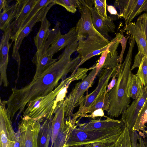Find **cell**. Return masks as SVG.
<instances>
[{
    "label": "cell",
    "instance_id": "cell-1",
    "mask_svg": "<svg viewBox=\"0 0 147 147\" xmlns=\"http://www.w3.org/2000/svg\"><path fill=\"white\" fill-rule=\"evenodd\" d=\"M78 45L76 40L66 47L58 60L36 80L21 88H12L6 100L7 112L12 121L16 114L18 117L23 112L29 102L48 94L58 86L61 80L66 78L69 73L76 71L81 56L79 54L73 59L71 57Z\"/></svg>",
    "mask_w": 147,
    "mask_h": 147
},
{
    "label": "cell",
    "instance_id": "cell-2",
    "mask_svg": "<svg viewBox=\"0 0 147 147\" xmlns=\"http://www.w3.org/2000/svg\"><path fill=\"white\" fill-rule=\"evenodd\" d=\"M84 77L83 71L78 69L69 77L61 80L50 93L29 102L23 112V116L28 117L40 123L45 120L51 121L66 97L70 84L74 81L82 80Z\"/></svg>",
    "mask_w": 147,
    "mask_h": 147
},
{
    "label": "cell",
    "instance_id": "cell-3",
    "mask_svg": "<svg viewBox=\"0 0 147 147\" xmlns=\"http://www.w3.org/2000/svg\"><path fill=\"white\" fill-rule=\"evenodd\" d=\"M135 41L132 36L129 40V47L125 60L117 69V78L116 84L108 93L109 105L107 115L112 118L122 114L131 102L128 96L129 88L132 73V54Z\"/></svg>",
    "mask_w": 147,
    "mask_h": 147
},
{
    "label": "cell",
    "instance_id": "cell-4",
    "mask_svg": "<svg viewBox=\"0 0 147 147\" xmlns=\"http://www.w3.org/2000/svg\"><path fill=\"white\" fill-rule=\"evenodd\" d=\"M82 4L80 18L77 23L76 31L78 45L76 51L84 59L91 52L108 45L110 41L98 32L92 22L90 7L94 0H80Z\"/></svg>",
    "mask_w": 147,
    "mask_h": 147
},
{
    "label": "cell",
    "instance_id": "cell-5",
    "mask_svg": "<svg viewBox=\"0 0 147 147\" xmlns=\"http://www.w3.org/2000/svg\"><path fill=\"white\" fill-rule=\"evenodd\" d=\"M125 127L108 130H82L78 129L76 125L63 147L84 146L96 142L111 144L116 141Z\"/></svg>",
    "mask_w": 147,
    "mask_h": 147
},
{
    "label": "cell",
    "instance_id": "cell-6",
    "mask_svg": "<svg viewBox=\"0 0 147 147\" xmlns=\"http://www.w3.org/2000/svg\"><path fill=\"white\" fill-rule=\"evenodd\" d=\"M118 68L102 69L100 71L98 85L95 89L92 92L83 96L80 100L78 106H79L78 111L72 115L71 122L76 125L79 123L80 120L86 114L90 107L99 96L106 90L108 82L110 78L117 72Z\"/></svg>",
    "mask_w": 147,
    "mask_h": 147
},
{
    "label": "cell",
    "instance_id": "cell-7",
    "mask_svg": "<svg viewBox=\"0 0 147 147\" xmlns=\"http://www.w3.org/2000/svg\"><path fill=\"white\" fill-rule=\"evenodd\" d=\"M88 69L92 70L84 79L76 83L63 101L65 120L71 121L74 109L78 106V104L84 93L92 86L96 77V68L94 65Z\"/></svg>",
    "mask_w": 147,
    "mask_h": 147
},
{
    "label": "cell",
    "instance_id": "cell-8",
    "mask_svg": "<svg viewBox=\"0 0 147 147\" xmlns=\"http://www.w3.org/2000/svg\"><path fill=\"white\" fill-rule=\"evenodd\" d=\"M55 4L53 2L40 10L25 26L12 39V42H14L13 46L12 57L17 61L18 64L17 79H18L19 76L21 62L20 56L19 51L23 40L32 31L33 27L36 22H41L45 16L47 15L51 8Z\"/></svg>",
    "mask_w": 147,
    "mask_h": 147
},
{
    "label": "cell",
    "instance_id": "cell-9",
    "mask_svg": "<svg viewBox=\"0 0 147 147\" xmlns=\"http://www.w3.org/2000/svg\"><path fill=\"white\" fill-rule=\"evenodd\" d=\"M0 147H14L16 139L10 117L6 107V100L0 102Z\"/></svg>",
    "mask_w": 147,
    "mask_h": 147
},
{
    "label": "cell",
    "instance_id": "cell-10",
    "mask_svg": "<svg viewBox=\"0 0 147 147\" xmlns=\"http://www.w3.org/2000/svg\"><path fill=\"white\" fill-rule=\"evenodd\" d=\"M40 123L28 116H23L18 125L23 147H37V140Z\"/></svg>",
    "mask_w": 147,
    "mask_h": 147
},
{
    "label": "cell",
    "instance_id": "cell-11",
    "mask_svg": "<svg viewBox=\"0 0 147 147\" xmlns=\"http://www.w3.org/2000/svg\"><path fill=\"white\" fill-rule=\"evenodd\" d=\"M12 30L11 24L4 31L0 44V84L5 87H7L9 84L7 78V69L9 60V52L12 43L9 42Z\"/></svg>",
    "mask_w": 147,
    "mask_h": 147
},
{
    "label": "cell",
    "instance_id": "cell-12",
    "mask_svg": "<svg viewBox=\"0 0 147 147\" xmlns=\"http://www.w3.org/2000/svg\"><path fill=\"white\" fill-rule=\"evenodd\" d=\"M124 30L127 31L134 39L137 45L138 52L135 56L131 70L139 67L142 59L147 56V40L144 32L136 23L131 22L126 25Z\"/></svg>",
    "mask_w": 147,
    "mask_h": 147
},
{
    "label": "cell",
    "instance_id": "cell-13",
    "mask_svg": "<svg viewBox=\"0 0 147 147\" xmlns=\"http://www.w3.org/2000/svg\"><path fill=\"white\" fill-rule=\"evenodd\" d=\"M145 0H116L115 7L120 10L119 16L123 17L126 25L131 22L139 14L140 9Z\"/></svg>",
    "mask_w": 147,
    "mask_h": 147
},
{
    "label": "cell",
    "instance_id": "cell-14",
    "mask_svg": "<svg viewBox=\"0 0 147 147\" xmlns=\"http://www.w3.org/2000/svg\"><path fill=\"white\" fill-rule=\"evenodd\" d=\"M147 98L145 90L137 99L133 101L122 114L121 120L128 125L129 131L132 129L142 108Z\"/></svg>",
    "mask_w": 147,
    "mask_h": 147
},
{
    "label": "cell",
    "instance_id": "cell-15",
    "mask_svg": "<svg viewBox=\"0 0 147 147\" xmlns=\"http://www.w3.org/2000/svg\"><path fill=\"white\" fill-rule=\"evenodd\" d=\"M38 0H18L16 13L14 21L11 24L12 26L10 39L16 34L24 20L29 14Z\"/></svg>",
    "mask_w": 147,
    "mask_h": 147
},
{
    "label": "cell",
    "instance_id": "cell-16",
    "mask_svg": "<svg viewBox=\"0 0 147 147\" xmlns=\"http://www.w3.org/2000/svg\"><path fill=\"white\" fill-rule=\"evenodd\" d=\"M77 128L82 130H108L120 127L125 125L121 120L113 119L108 117L106 119L92 120L86 123L76 124Z\"/></svg>",
    "mask_w": 147,
    "mask_h": 147
},
{
    "label": "cell",
    "instance_id": "cell-17",
    "mask_svg": "<svg viewBox=\"0 0 147 147\" xmlns=\"http://www.w3.org/2000/svg\"><path fill=\"white\" fill-rule=\"evenodd\" d=\"M77 37L75 26L71 28L67 33L59 35L49 48L47 54L53 57L55 54L74 42Z\"/></svg>",
    "mask_w": 147,
    "mask_h": 147
},
{
    "label": "cell",
    "instance_id": "cell-18",
    "mask_svg": "<svg viewBox=\"0 0 147 147\" xmlns=\"http://www.w3.org/2000/svg\"><path fill=\"white\" fill-rule=\"evenodd\" d=\"M65 120V106L63 102L55 113L51 121V147H53L55 139L64 125Z\"/></svg>",
    "mask_w": 147,
    "mask_h": 147
},
{
    "label": "cell",
    "instance_id": "cell-19",
    "mask_svg": "<svg viewBox=\"0 0 147 147\" xmlns=\"http://www.w3.org/2000/svg\"><path fill=\"white\" fill-rule=\"evenodd\" d=\"M57 60L58 58L53 59L52 57L48 55L47 53L37 59H32V62L36 65V69L31 81L37 79Z\"/></svg>",
    "mask_w": 147,
    "mask_h": 147
},
{
    "label": "cell",
    "instance_id": "cell-20",
    "mask_svg": "<svg viewBox=\"0 0 147 147\" xmlns=\"http://www.w3.org/2000/svg\"><path fill=\"white\" fill-rule=\"evenodd\" d=\"M41 25L36 35L34 38L35 45L37 49V51H39L43 47L50 30L49 28L51 24L45 16L41 22Z\"/></svg>",
    "mask_w": 147,
    "mask_h": 147
},
{
    "label": "cell",
    "instance_id": "cell-21",
    "mask_svg": "<svg viewBox=\"0 0 147 147\" xmlns=\"http://www.w3.org/2000/svg\"><path fill=\"white\" fill-rule=\"evenodd\" d=\"M17 3L9 6L3 10L0 14V28L3 31L11 24L15 18L17 11Z\"/></svg>",
    "mask_w": 147,
    "mask_h": 147
},
{
    "label": "cell",
    "instance_id": "cell-22",
    "mask_svg": "<svg viewBox=\"0 0 147 147\" xmlns=\"http://www.w3.org/2000/svg\"><path fill=\"white\" fill-rule=\"evenodd\" d=\"M60 23L57 21L54 27L50 30L43 47L39 52H36L32 59H37L47 53L49 46L51 45L61 34L60 28Z\"/></svg>",
    "mask_w": 147,
    "mask_h": 147
},
{
    "label": "cell",
    "instance_id": "cell-23",
    "mask_svg": "<svg viewBox=\"0 0 147 147\" xmlns=\"http://www.w3.org/2000/svg\"><path fill=\"white\" fill-rule=\"evenodd\" d=\"M51 121L45 120L41 126L38 138L37 147H49L51 135Z\"/></svg>",
    "mask_w": 147,
    "mask_h": 147
},
{
    "label": "cell",
    "instance_id": "cell-24",
    "mask_svg": "<svg viewBox=\"0 0 147 147\" xmlns=\"http://www.w3.org/2000/svg\"><path fill=\"white\" fill-rule=\"evenodd\" d=\"M92 20L93 26L96 30L104 38L108 40L109 37L107 27L105 24L104 18L97 13L94 7H90Z\"/></svg>",
    "mask_w": 147,
    "mask_h": 147
},
{
    "label": "cell",
    "instance_id": "cell-25",
    "mask_svg": "<svg viewBox=\"0 0 147 147\" xmlns=\"http://www.w3.org/2000/svg\"><path fill=\"white\" fill-rule=\"evenodd\" d=\"M147 123V98L142 108L132 130L136 131L139 134L142 133V136L144 138L146 137L147 131L145 129V124Z\"/></svg>",
    "mask_w": 147,
    "mask_h": 147
},
{
    "label": "cell",
    "instance_id": "cell-26",
    "mask_svg": "<svg viewBox=\"0 0 147 147\" xmlns=\"http://www.w3.org/2000/svg\"><path fill=\"white\" fill-rule=\"evenodd\" d=\"M145 91L141 80L136 74H132L129 88L128 96L134 100L137 99Z\"/></svg>",
    "mask_w": 147,
    "mask_h": 147
},
{
    "label": "cell",
    "instance_id": "cell-27",
    "mask_svg": "<svg viewBox=\"0 0 147 147\" xmlns=\"http://www.w3.org/2000/svg\"><path fill=\"white\" fill-rule=\"evenodd\" d=\"M75 125L72 123L71 121L65 120L64 125L55 139L53 147H63Z\"/></svg>",
    "mask_w": 147,
    "mask_h": 147
},
{
    "label": "cell",
    "instance_id": "cell-28",
    "mask_svg": "<svg viewBox=\"0 0 147 147\" xmlns=\"http://www.w3.org/2000/svg\"><path fill=\"white\" fill-rule=\"evenodd\" d=\"M106 90L102 93L95 100L86 111V114L88 113L90 114L99 109H102L103 111H107L109 102L108 93H107Z\"/></svg>",
    "mask_w": 147,
    "mask_h": 147
},
{
    "label": "cell",
    "instance_id": "cell-29",
    "mask_svg": "<svg viewBox=\"0 0 147 147\" xmlns=\"http://www.w3.org/2000/svg\"><path fill=\"white\" fill-rule=\"evenodd\" d=\"M54 2V0H38L28 15L23 21L17 33L12 38L27 24L35 15L41 9Z\"/></svg>",
    "mask_w": 147,
    "mask_h": 147
},
{
    "label": "cell",
    "instance_id": "cell-30",
    "mask_svg": "<svg viewBox=\"0 0 147 147\" xmlns=\"http://www.w3.org/2000/svg\"><path fill=\"white\" fill-rule=\"evenodd\" d=\"M54 2L62 6L69 12L75 13L77 8L81 13L82 5L80 0H54Z\"/></svg>",
    "mask_w": 147,
    "mask_h": 147
},
{
    "label": "cell",
    "instance_id": "cell-31",
    "mask_svg": "<svg viewBox=\"0 0 147 147\" xmlns=\"http://www.w3.org/2000/svg\"><path fill=\"white\" fill-rule=\"evenodd\" d=\"M113 147H132L130 134L128 125H126Z\"/></svg>",
    "mask_w": 147,
    "mask_h": 147
},
{
    "label": "cell",
    "instance_id": "cell-32",
    "mask_svg": "<svg viewBox=\"0 0 147 147\" xmlns=\"http://www.w3.org/2000/svg\"><path fill=\"white\" fill-rule=\"evenodd\" d=\"M142 82L145 91L147 92V56L143 57L136 74Z\"/></svg>",
    "mask_w": 147,
    "mask_h": 147
},
{
    "label": "cell",
    "instance_id": "cell-33",
    "mask_svg": "<svg viewBox=\"0 0 147 147\" xmlns=\"http://www.w3.org/2000/svg\"><path fill=\"white\" fill-rule=\"evenodd\" d=\"M119 57V56H118V53L117 51L115 52L113 56H111L109 53L102 69L104 68L113 69L115 67L118 68L120 66L118 61Z\"/></svg>",
    "mask_w": 147,
    "mask_h": 147
},
{
    "label": "cell",
    "instance_id": "cell-34",
    "mask_svg": "<svg viewBox=\"0 0 147 147\" xmlns=\"http://www.w3.org/2000/svg\"><path fill=\"white\" fill-rule=\"evenodd\" d=\"M94 7L98 13L102 17L107 18V3L106 0H94Z\"/></svg>",
    "mask_w": 147,
    "mask_h": 147
},
{
    "label": "cell",
    "instance_id": "cell-35",
    "mask_svg": "<svg viewBox=\"0 0 147 147\" xmlns=\"http://www.w3.org/2000/svg\"><path fill=\"white\" fill-rule=\"evenodd\" d=\"M123 34L118 33L116 34V36L110 41L111 45L109 48V51L111 56H113L116 51L120 43V41L123 36Z\"/></svg>",
    "mask_w": 147,
    "mask_h": 147
},
{
    "label": "cell",
    "instance_id": "cell-36",
    "mask_svg": "<svg viewBox=\"0 0 147 147\" xmlns=\"http://www.w3.org/2000/svg\"><path fill=\"white\" fill-rule=\"evenodd\" d=\"M111 45V42L110 45L106 51L103 52L101 55L99 59L97 61L96 63L94 65V66L96 68V71L95 74V76L97 75L99 72L102 69V67L104 65L105 59L108 54L110 53L109 51V48Z\"/></svg>",
    "mask_w": 147,
    "mask_h": 147
},
{
    "label": "cell",
    "instance_id": "cell-37",
    "mask_svg": "<svg viewBox=\"0 0 147 147\" xmlns=\"http://www.w3.org/2000/svg\"><path fill=\"white\" fill-rule=\"evenodd\" d=\"M136 24L139 26L145 35L147 40V12L141 15L138 18Z\"/></svg>",
    "mask_w": 147,
    "mask_h": 147
},
{
    "label": "cell",
    "instance_id": "cell-38",
    "mask_svg": "<svg viewBox=\"0 0 147 147\" xmlns=\"http://www.w3.org/2000/svg\"><path fill=\"white\" fill-rule=\"evenodd\" d=\"M104 111L102 109H99L96 110L92 112L90 114H86L84 115L82 117H88L92 118L93 120H95L96 118L97 117H104L106 118L108 117L105 115Z\"/></svg>",
    "mask_w": 147,
    "mask_h": 147
},
{
    "label": "cell",
    "instance_id": "cell-39",
    "mask_svg": "<svg viewBox=\"0 0 147 147\" xmlns=\"http://www.w3.org/2000/svg\"><path fill=\"white\" fill-rule=\"evenodd\" d=\"M104 20L109 32L114 33L115 32L116 26L113 22V18L108 16L107 18H104Z\"/></svg>",
    "mask_w": 147,
    "mask_h": 147
},
{
    "label": "cell",
    "instance_id": "cell-40",
    "mask_svg": "<svg viewBox=\"0 0 147 147\" xmlns=\"http://www.w3.org/2000/svg\"><path fill=\"white\" fill-rule=\"evenodd\" d=\"M127 39L128 38H126L124 36H123L120 41V43H121L122 47V51L120 55L119 56V59L118 60V62L119 63L120 66L122 64V62L123 60V55L125 48Z\"/></svg>",
    "mask_w": 147,
    "mask_h": 147
},
{
    "label": "cell",
    "instance_id": "cell-41",
    "mask_svg": "<svg viewBox=\"0 0 147 147\" xmlns=\"http://www.w3.org/2000/svg\"><path fill=\"white\" fill-rule=\"evenodd\" d=\"M130 132L132 147H139L138 144L137 143L138 133L137 131L132 130Z\"/></svg>",
    "mask_w": 147,
    "mask_h": 147
},
{
    "label": "cell",
    "instance_id": "cell-42",
    "mask_svg": "<svg viewBox=\"0 0 147 147\" xmlns=\"http://www.w3.org/2000/svg\"><path fill=\"white\" fill-rule=\"evenodd\" d=\"M118 73V72L117 71L113 77L111 81L109 84L108 85L107 87V89L106 90L107 93L109 92L115 86L116 82V77L117 76Z\"/></svg>",
    "mask_w": 147,
    "mask_h": 147
},
{
    "label": "cell",
    "instance_id": "cell-43",
    "mask_svg": "<svg viewBox=\"0 0 147 147\" xmlns=\"http://www.w3.org/2000/svg\"><path fill=\"white\" fill-rule=\"evenodd\" d=\"M16 139L14 147H23L22 138L21 134L18 131L16 133Z\"/></svg>",
    "mask_w": 147,
    "mask_h": 147
},
{
    "label": "cell",
    "instance_id": "cell-44",
    "mask_svg": "<svg viewBox=\"0 0 147 147\" xmlns=\"http://www.w3.org/2000/svg\"><path fill=\"white\" fill-rule=\"evenodd\" d=\"M107 9L110 13L112 15H117L119 17V14L114 6L111 5H107Z\"/></svg>",
    "mask_w": 147,
    "mask_h": 147
},
{
    "label": "cell",
    "instance_id": "cell-45",
    "mask_svg": "<svg viewBox=\"0 0 147 147\" xmlns=\"http://www.w3.org/2000/svg\"><path fill=\"white\" fill-rule=\"evenodd\" d=\"M12 1L10 0H0V11L2 9H4L9 6V3Z\"/></svg>",
    "mask_w": 147,
    "mask_h": 147
},
{
    "label": "cell",
    "instance_id": "cell-46",
    "mask_svg": "<svg viewBox=\"0 0 147 147\" xmlns=\"http://www.w3.org/2000/svg\"><path fill=\"white\" fill-rule=\"evenodd\" d=\"M138 140L139 142V144H138L139 147H146L143 138L139 134Z\"/></svg>",
    "mask_w": 147,
    "mask_h": 147
},
{
    "label": "cell",
    "instance_id": "cell-47",
    "mask_svg": "<svg viewBox=\"0 0 147 147\" xmlns=\"http://www.w3.org/2000/svg\"><path fill=\"white\" fill-rule=\"evenodd\" d=\"M144 11L147 12V0H145L142 6L139 11V14Z\"/></svg>",
    "mask_w": 147,
    "mask_h": 147
},
{
    "label": "cell",
    "instance_id": "cell-48",
    "mask_svg": "<svg viewBox=\"0 0 147 147\" xmlns=\"http://www.w3.org/2000/svg\"><path fill=\"white\" fill-rule=\"evenodd\" d=\"M91 144L92 147H106L108 145L100 142H96Z\"/></svg>",
    "mask_w": 147,
    "mask_h": 147
},
{
    "label": "cell",
    "instance_id": "cell-49",
    "mask_svg": "<svg viewBox=\"0 0 147 147\" xmlns=\"http://www.w3.org/2000/svg\"><path fill=\"white\" fill-rule=\"evenodd\" d=\"M84 147H92L91 144H87L84 146Z\"/></svg>",
    "mask_w": 147,
    "mask_h": 147
},
{
    "label": "cell",
    "instance_id": "cell-50",
    "mask_svg": "<svg viewBox=\"0 0 147 147\" xmlns=\"http://www.w3.org/2000/svg\"><path fill=\"white\" fill-rule=\"evenodd\" d=\"M114 143L111 144L109 145H107L106 147H113L114 145Z\"/></svg>",
    "mask_w": 147,
    "mask_h": 147
},
{
    "label": "cell",
    "instance_id": "cell-51",
    "mask_svg": "<svg viewBox=\"0 0 147 147\" xmlns=\"http://www.w3.org/2000/svg\"><path fill=\"white\" fill-rule=\"evenodd\" d=\"M146 141H147V134H146Z\"/></svg>",
    "mask_w": 147,
    "mask_h": 147
}]
</instances>
